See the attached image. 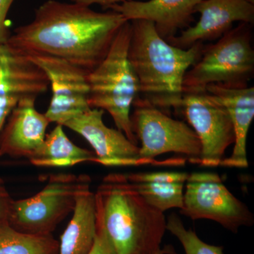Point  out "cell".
<instances>
[{
	"mask_svg": "<svg viewBox=\"0 0 254 254\" xmlns=\"http://www.w3.org/2000/svg\"><path fill=\"white\" fill-rule=\"evenodd\" d=\"M127 21L115 11L98 12L83 4L48 0L6 43L23 54L60 58L90 72L104 59Z\"/></svg>",
	"mask_w": 254,
	"mask_h": 254,
	"instance_id": "1",
	"label": "cell"
},
{
	"mask_svg": "<svg viewBox=\"0 0 254 254\" xmlns=\"http://www.w3.org/2000/svg\"><path fill=\"white\" fill-rule=\"evenodd\" d=\"M128 59L139 83L140 98L168 114L181 111L187 71L199 60L203 43L187 50L170 44L146 20L130 21Z\"/></svg>",
	"mask_w": 254,
	"mask_h": 254,
	"instance_id": "2",
	"label": "cell"
},
{
	"mask_svg": "<svg viewBox=\"0 0 254 254\" xmlns=\"http://www.w3.org/2000/svg\"><path fill=\"white\" fill-rule=\"evenodd\" d=\"M97 232L115 254H155L166 230L163 212L117 180L103 179L95 193Z\"/></svg>",
	"mask_w": 254,
	"mask_h": 254,
	"instance_id": "3",
	"label": "cell"
},
{
	"mask_svg": "<svg viewBox=\"0 0 254 254\" xmlns=\"http://www.w3.org/2000/svg\"><path fill=\"white\" fill-rule=\"evenodd\" d=\"M131 24L122 26L103 61L88 73V105L106 110L117 129L138 145L131 121V108L140 98L139 83L128 59Z\"/></svg>",
	"mask_w": 254,
	"mask_h": 254,
	"instance_id": "4",
	"label": "cell"
},
{
	"mask_svg": "<svg viewBox=\"0 0 254 254\" xmlns=\"http://www.w3.org/2000/svg\"><path fill=\"white\" fill-rule=\"evenodd\" d=\"M252 24L240 23L204 46L199 60L187 71L184 93L205 91L209 85L228 88H247L254 76Z\"/></svg>",
	"mask_w": 254,
	"mask_h": 254,
	"instance_id": "5",
	"label": "cell"
},
{
	"mask_svg": "<svg viewBox=\"0 0 254 254\" xmlns=\"http://www.w3.org/2000/svg\"><path fill=\"white\" fill-rule=\"evenodd\" d=\"M133 106L132 129L137 140L141 141L139 154L143 165H185L183 160L155 161V157L168 153L185 155L190 163L200 165L201 145L191 127L170 118L140 98Z\"/></svg>",
	"mask_w": 254,
	"mask_h": 254,
	"instance_id": "6",
	"label": "cell"
},
{
	"mask_svg": "<svg viewBox=\"0 0 254 254\" xmlns=\"http://www.w3.org/2000/svg\"><path fill=\"white\" fill-rule=\"evenodd\" d=\"M86 175L58 174L37 194L26 199L12 200L8 223L17 231L33 235H50L73 212L76 195L90 185Z\"/></svg>",
	"mask_w": 254,
	"mask_h": 254,
	"instance_id": "7",
	"label": "cell"
},
{
	"mask_svg": "<svg viewBox=\"0 0 254 254\" xmlns=\"http://www.w3.org/2000/svg\"><path fill=\"white\" fill-rule=\"evenodd\" d=\"M180 212L192 220H213L233 233L254 222L248 207L227 190L218 174L208 172L189 175Z\"/></svg>",
	"mask_w": 254,
	"mask_h": 254,
	"instance_id": "8",
	"label": "cell"
},
{
	"mask_svg": "<svg viewBox=\"0 0 254 254\" xmlns=\"http://www.w3.org/2000/svg\"><path fill=\"white\" fill-rule=\"evenodd\" d=\"M181 111L199 138L200 165H220L225 150L235 141L233 124L225 107L206 92H195L184 93Z\"/></svg>",
	"mask_w": 254,
	"mask_h": 254,
	"instance_id": "9",
	"label": "cell"
},
{
	"mask_svg": "<svg viewBox=\"0 0 254 254\" xmlns=\"http://www.w3.org/2000/svg\"><path fill=\"white\" fill-rule=\"evenodd\" d=\"M44 71L52 88L51 101L45 115L50 123L64 127L91 109L88 105V71L49 55L25 54Z\"/></svg>",
	"mask_w": 254,
	"mask_h": 254,
	"instance_id": "10",
	"label": "cell"
},
{
	"mask_svg": "<svg viewBox=\"0 0 254 254\" xmlns=\"http://www.w3.org/2000/svg\"><path fill=\"white\" fill-rule=\"evenodd\" d=\"M50 86L46 73L25 54L0 45V132L20 102L36 98Z\"/></svg>",
	"mask_w": 254,
	"mask_h": 254,
	"instance_id": "11",
	"label": "cell"
},
{
	"mask_svg": "<svg viewBox=\"0 0 254 254\" xmlns=\"http://www.w3.org/2000/svg\"><path fill=\"white\" fill-rule=\"evenodd\" d=\"M104 110L91 108L65 123L94 148L98 163L107 167L139 166L143 165L139 147L123 132L109 128L103 123Z\"/></svg>",
	"mask_w": 254,
	"mask_h": 254,
	"instance_id": "12",
	"label": "cell"
},
{
	"mask_svg": "<svg viewBox=\"0 0 254 254\" xmlns=\"http://www.w3.org/2000/svg\"><path fill=\"white\" fill-rule=\"evenodd\" d=\"M195 13L200 14L195 26L183 30L168 43L187 50L196 43L219 39L232 29L235 22H254V5L246 0H203Z\"/></svg>",
	"mask_w": 254,
	"mask_h": 254,
	"instance_id": "13",
	"label": "cell"
},
{
	"mask_svg": "<svg viewBox=\"0 0 254 254\" xmlns=\"http://www.w3.org/2000/svg\"><path fill=\"white\" fill-rule=\"evenodd\" d=\"M36 98L18 103L0 132V158L4 155L29 160L43 145L50 123L35 108Z\"/></svg>",
	"mask_w": 254,
	"mask_h": 254,
	"instance_id": "14",
	"label": "cell"
},
{
	"mask_svg": "<svg viewBox=\"0 0 254 254\" xmlns=\"http://www.w3.org/2000/svg\"><path fill=\"white\" fill-rule=\"evenodd\" d=\"M203 0H149L125 1L112 5L110 9L123 15L127 21L143 19L154 24L159 36L166 41L177 32L190 27L197 5Z\"/></svg>",
	"mask_w": 254,
	"mask_h": 254,
	"instance_id": "15",
	"label": "cell"
},
{
	"mask_svg": "<svg viewBox=\"0 0 254 254\" xmlns=\"http://www.w3.org/2000/svg\"><path fill=\"white\" fill-rule=\"evenodd\" d=\"M205 91L225 107L235 129V147L231 156L224 159L220 165L227 168H247V135L254 118V86L228 88L213 84L207 86Z\"/></svg>",
	"mask_w": 254,
	"mask_h": 254,
	"instance_id": "16",
	"label": "cell"
},
{
	"mask_svg": "<svg viewBox=\"0 0 254 254\" xmlns=\"http://www.w3.org/2000/svg\"><path fill=\"white\" fill-rule=\"evenodd\" d=\"M113 176L145 202L162 212L181 209L184 187L190 174L180 172L113 173Z\"/></svg>",
	"mask_w": 254,
	"mask_h": 254,
	"instance_id": "17",
	"label": "cell"
},
{
	"mask_svg": "<svg viewBox=\"0 0 254 254\" xmlns=\"http://www.w3.org/2000/svg\"><path fill=\"white\" fill-rule=\"evenodd\" d=\"M95 193L90 185L76 195L73 215L60 238L58 254H88L96 237Z\"/></svg>",
	"mask_w": 254,
	"mask_h": 254,
	"instance_id": "18",
	"label": "cell"
},
{
	"mask_svg": "<svg viewBox=\"0 0 254 254\" xmlns=\"http://www.w3.org/2000/svg\"><path fill=\"white\" fill-rule=\"evenodd\" d=\"M30 162L38 167H70L85 162L98 163L97 156L90 150L80 148L68 139L63 126L58 125L46 134L41 148Z\"/></svg>",
	"mask_w": 254,
	"mask_h": 254,
	"instance_id": "19",
	"label": "cell"
},
{
	"mask_svg": "<svg viewBox=\"0 0 254 254\" xmlns=\"http://www.w3.org/2000/svg\"><path fill=\"white\" fill-rule=\"evenodd\" d=\"M59 242L52 234L17 231L9 223L0 227V254H58Z\"/></svg>",
	"mask_w": 254,
	"mask_h": 254,
	"instance_id": "20",
	"label": "cell"
},
{
	"mask_svg": "<svg viewBox=\"0 0 254 254\" xmlns=\"http://www.w3.org/2000/svg\"><path fill=\"white\" fill-rule=\"evenodd\" d=\"M166 230L180 241L185 254H224L223 247L209 245L200 240L195 232L185 227L176 213H172L167 219Z\"/></svg>",
	"mask_w": 254,
	"mask_h": 254,
	"instance_id": "21",
	"label": "cell"
},
{
	"mask_svg": "<svg viewBox=\"0 0 254 254\" xmlns=\"http://www.w3.org/2000/svg\"><path fill=\"white\" fill-rule=\"evenodd\" d=\"M15 1L16 0H0V45L6 43L11 35L6 18Z\"/></svg>",
	"mask_w": 254,
	"mask_h": 254,
	"instance_id": "22",
	"label": "cell"
},
{
	"mask_svg": "<svg viewBox=\"0 0 254 254\" xmlns=\"http://www.w3.org/2000/svg\"><path fill=\"white\" fill-rule=\"evenodd\" d=\"M12 200L2 179L0 177V227L8 223L10 205Z\"/></svg>",
	"mask_w": 254,
	"mask_h": 254,
	"instance_id": "23",
	"label": "cell"
},
{
	"mask_svg": "<svg viewBox=\"0 0 254 254\" xmlns=\"http://www.w3.org/2000/svg\"><path fill=\"white\" fill-rule=\"evenodd\" d=\"M88 254H115V252L105 240L104 237L97 232L94 245Z\"/></svg>",
	"mask_w": 254,
	"mask_h": 254,
	"instance_id": "24",
	"label": "cell"
},
{
	"mask_svg": "<svg viewBox=\"0 0 254 254\" xmlns=\"http://www.w3.org/2000/svg\"><path fill=\"white\" fill-rule=\"evenodd\" d=\"M70 1H72L73 3L83 4L87 6H90L92 4H99L104 9H107L112 5L120 4L130 0H70Z\"/></svg>",
	"mask_w": 254,
	"mask_h": 254,
	"instance_id": "25",
	"label": "cell"
},
{
	"mask_svg": "<svg viewBox=\"0 0 254 254\" xmlns=\"http://www.w3.org/2000/svg\"><path fill=\"white\" fill-rule=\"evenodd\" d=\"M168 253V249H161L160 248V250L158 251V252H156L155 254H166Z\"/></svg>",
	"mask_w": 254,
	"mask_h": 254,
	"instance_id": "26",
	"label": "cell"
},
{
	"mask_svg": "<svg viewBox=\"0 0 254 254\" xmlns=\"http://www.w3.org/2000/svg\"><path fill=\"white\" fill-rule=\"evenodd\" d=\"M246 1H248V2H250V4L254 5V0H246Z\"/></svg>",
	"mask_w": 254,
	"mask_h": 254,
	"instance_id": "27",
	"label": "cell"
}]
</instances>
